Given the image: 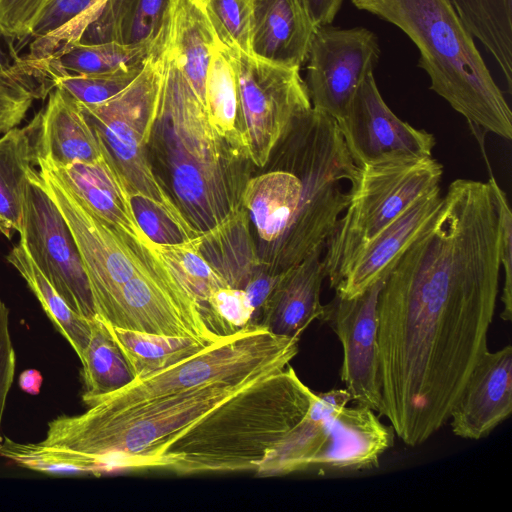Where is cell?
<instances>
[{"label":"cell","instance_id":"obj_23","mask_svg":"<svg viewBox=\"0 0 512 512\" xmlns=\"http://www.w3.org/2000/svg\"><path fill=\"white\" fill-rule=\"evenodd\" d=\"M350 400L346 389L312 391L307 413L267 454L256 475L270 477L305 471L308 461L324 442L335 416Z\"/></svg>","mask_w":512,"mask_h":512},{"label":"cell","instance_id":"obj_37","mask_svg":"<svg viewBox=\"0 0 512 512\" xmlns=\"http://www.w3.org/2000/svg\"><path fill=\"white\" fill-rule=\"evenodd\" d=\"M52 0H0V37L23 42Z\"/></svg>","mask_w":512,"mask_h":512},{"label":"cell","instance_id":"obj_21","mask_svg":"<svg viewBox=\"0 0 512 512\" xmlns=\"http://www.w3.org/2000/svg\"><path fill=\"white\" fill-rule=\"evenodd\" d=\"M45 164L61 182L103 221L139 242L150 239L134 215L130 192L113 165L103 157L93 163H74L63 168Z\"/></svg>","mask_w":512,"mask_h":512},{"label":"cell","instance_id":"obj_35","mask_svg":"<svg viewBox=\"0 0 512 512\" xmlns=\"http://www.w3.org/2000/svg\"><path fill=\"white\" fill-rule=\"evenodd\" d=\"M145 62L108 72L58 77L52 80L51 88L64 90L82 104H100L125 89L141 72Z\"/></svg>","mask_w":512,"mask_h":512},{"label":"cell","instance_id":"obj_44","mask_svg":"<svg viewBox=\"0 0 512 512\" xmlns=\"http://www.w3.org/2000/svg\"><path fill=\"white\" fill-rule=\"evenodd\" d=\"M0 64L3 66H6V67H8L10 64L1 45H0Z\"/></svg>","mask_w":512,"mask_h":512},{"label":"cell","instance_id":"obj_19","mask_svg":"<svg viewBox=\"0 0 512 512\" xmlns=\"http://www.w3.org/2000/svg\"><path fill=\"white\" fill-rule=\"evenodd\" d=\"M323 250H318L294 267L282 272L268 296L259 325L284 337H300L306 327L324 311L320 294L326 278Z\"/></svg>","mask_w":512,"mask_h":512},{"label":"cell","instance_id":"obj_1","mask_svg":"<svg viewBox=\"0 0 512 512\" xmlns=\"http://www.w3.org/2000/svg\"><path fill=\"white\" fill-rule=\"evenodd\" d=\"M502 209L479 188L454 184L404 251L378 296L382 416L407 445L448 420L488 350L498 295Z\"/></svg>","mask_w":512,"mask_h":512},{"label":"cell","instance_id":"obj_2","mask_svg":"<svg viewBox=\"0 0 512 512\" xmlns=\"http://www.w3.org/2000/svg\"><path fill=\"white\" fill-rule=\"evenodd\" d=\"M264 168L247 180L241 201L264 242L262 263L280 274L324 250L349 202L344 182L355 181L358 166L337 121L311 108L286 129Z\"/></svg>","mask_w":512,"mask_h":512},{"label":"cell","instance_id":"obj_42","mask_svg":"<svg viewBox=\"0 0 512 512\" xmlns=\"http://www.w3.org/2000/svg\"><path fill=\"white\" fill-rule=\"evenodd\" d=\"M302 1L316 27L332 24L343 3V0Z\"/></svg>","mask_w":512,"mask_h":512},{"label":"cell","instance_id":"obj_45","mask_svg":"<svg viewBox=\"0 0 512 512\" xmlns=\"http://www.w3.org/2000/svg\"><path fill=\"white\" fill-rule=\"evenodd\" d=\"M195 1L204 6V4L206 3L207 0H195Z\"/></svg>","mask_w":512,"mask_h":512},{"label":"cell","instance_id":"obj_41","mask_svg":"<svg viewBox=\"0 0 512 512\" xmlns=\"http://www.w3.org/2000/svg\"><path fill=\"white\" fill-rule=\"evenodd\" d=\"M502 247L501 266L504 269V286L501 295L503 310L500 317L510 321L512 317V212L506 193L502 197Z\"/></svg>","mask_w":512,"mask_h":512},{"label":"cell","instance_id":"obj_25","mask_svg":"<svg viewBox=\"0 0 512 512\" xmlns=\"http://www.w3.org/2000/svg\"><path fill=\"white\" fill-rule=\"evenodd\" d=\"M205 107L213 128L230 150L250 161L236 70L232 56L218 39L206 77Z\"/></svg>","mask_w":512,"mask_h":512},{"label":"cell","instance_id":"obj_27","mask_svg":"<svg viewBox=\"0 0 512 512\" xmlns=\"http://www.w3.org/2000/svg\"><path fill=\"white\" fill-rule=\"evenodd\" d=\"M32 130L31 122L0 137V233L8 239L21 229L27 174L34 160Z\"/></svg>","mask_w":512,"mask_h":512},{"label":"cell","instance_id":"obj_8","mask_svg":"<svg viewBox=\"0 0 512 512\" xmlns=\"http://www.w3.org/2000/svg\"><path fill=\"white\" fill-rule=\"evenodd\" d=\"M163 68V51L152 53L137 77L109 100L93 105L77 102L99 141L102 154L113 163L130 195L176 205L148 158L159 111Z\"/></svg>","mask_w":512,"mask_h":512},{"label":"cell","instance_id":"obj_33","mask_svg":"<svg viewBox=\"0 0 512 512\" xmlns=\"http://www.w3.org/2000/svg\"><path fill=\"white\" fill-rule=\"evenodd\" d=\"M131 203L140 228L155 244H179L200 234L177 205H167L140 195H131Z\"/></svg>","mask_w":512,"mask_h":512},{"label":"cell","instance_id":"obj_22","mask_svg":"<svg viewBox=\"0 0 512 512\" xmlns=\"http://www.w3.org/2000/svg\"><path fill=\"white\" fill-rule=\"evenodd\" d=\"M48 96L45 110L38 114L34 160L56 168L99 161L103 157L99 141L79 103L59 88Z\"/></svg>","mask_w":512,"mask_h":512},{"label":"cell","instance_id":"obj_4","mask_svg":"<svg viewBox=\"0 0 512 512\" xmlns=\"http://www.w3.org/2000/svg\"><path fill=\"white\" fill-rule=\"evenodd\" d=\"M163 81L150 141L161 148L177 206L199 233L214 229L239 209L245 160L237 157L213 128L174 59L163 49Z\"/></svg>","mask_w":512,"mask_h":512},{"label":"cell","instance_id":"obj_38","mask_svg":"<svg viewBox=\"0 0 512 512\" xmlns=\"http://www.w3.org/2000/svg\"><path fill=\"white\" fill-rule=\"evenodd\" d=\"M35 97L9 67L0 64V133L19 125Z\"/></svg>","mask_w":512,"mask_h":512},{"label":"cell","instance_id":"obj_32","mask_svg":"<svg viewBox=\"0 0 512 512\" xmlns=\"http://www.w3.org/2000/svg\"><path fill=\"white\" fill-rule=\"evenodd\" d=\"M199 235L179 244H154L165 264L202 304L214 291L229 286L201 253Z\"/></svg>","mask_w":512,"mask_h":512},{"label":"cell","instance_id":"obj_24","mask_svg":"<svg viewBox=\"0 0 512 512\" xmlns=\"http://www.w3.org/2000/svg\"><path fill=\"white\" fill-rule=\"evenodd\" d=\"M217 41L203 5L195 0H173L164 50L182 70L205 105L206 77Z\"/></svg>","mask_w":512,"mask_h":512},{"label":"cell","instance_id":"obj_9","mask_svg":"<svg viewBox=\"0 0 512 512\" xmlns=\"http://www.w3.org/2000/svg\"><path fill=\"white\" fill-rule=\"evenodd\" d=\"M114 327L144 333L190 337L206 345L223 338L206 325L201 303L162 260L153 242L145 247L141 266L100 316Z\"/></svg>","mask_w":512,"mask_h":512},{"label":"cell","instance_id":"obj_29","mask_svg":"<svg viewBox=\"0 0 512 512\" xmlns=\"http://www.w3.org/2000/svg\"><path fill=\"white\" fill-rule=\"evenodd\" d=\"M463 24L492 55L512 91V0H450Z\"/></svg>","mask_w":512,"mask_h":512},{"label":"cell","instance_id":"obj_40","mask_svg":"<svg viewBox=\"0 0 512 512\" xmlns=\"http://www.w3.org/2000/svg\"><path fill=\"white\" fill-rule=\"evenodd\" d=\"M16 354L10 335L9 308L0 299V437L7 397L13 384Z\"/></svg>","mask_w":512,"mask_h":512},{"label":"cell","instance_id":"obj_18","mask_svg":"<svg viewBox=\"0 0 512 512\" xmlns=\"http://www.w3.org/2000/svg\"><path fill=\"white\" fill-rule=\"evenodd\" d=\"M440 187L420 198L383 230L353 261L336 295L352 298L384 279L404 251L428 227L442 205Z\"/></svg>","mask_w":512,"mask_h":512},{"label":"cell","instance_id":"obj_13","mask_svg":"<svg viewBox=\"0 0 512 512\" xmlns=\"http://www.w3.org/2000/svg\"><path fill=\"white\" fill-rule=\"evenodd\" d=\"M379 58V41L371 30L317 26L305 62L304 81L312 108L340 122L362 81L374 73Z\"/></svg>","mask_w":512,"mask_h":512},{"label":"cell","instance_id":"obj_28","mask_svg":"<svg viewBox=\"0 0 512 512\" xmlns=\"http://www.w3.org/2000/svg\"><path fill=\"white\" fill-rule=\"evenodd\" d=\"M89 321L90 340L80 361L84 384L82 402L85 406L135 380L133 371L107 323L99 315Z\"/></svg>","mask_w":512,"mask_h":512},{"label":"cell","instance_id":"obj_26","mask_svg":"<svg viewBox=\"0 0 512 512\" xmlns=\"http://www.w3.org/2000/svg\"><path fill=\"white\" fill-rule=\"evenodd\" d=\"M199 249L229 287L243 289L262 265L247 225L245 208L199 235Z\"/></svg>","mask_w":512,"mask_h":512},{"label":"cell","instance_id":"obj_12","mask_svg":"<svg viewBox=\"0 0 512 512\" xmlns=\"http://www.w3.org/2000/svg\"><path fill=\"white\" fill-rule=\"evenodd\" d=\"M19 243L66 303L88 320L97 313L73 233L33 166L27 185Z\"/></svg>","mask_w":512,"mask_h":512},{"label":"cell","instance_id":"obj_5","mask_svg":"<svg viewBox=\"0 0 512 512\" xmlns=\"http://www.w3.org/2000/svg\"><path fill=\"white\" fill-rule=\"evenodd\" d=\"M359 10L398 27L419 50L430 89L474 131L512 138V112L474 38L450 0H351Z\"/></svg>","mask_w":512,"mask_h":512},{"label":"cell","instance_id":"obj_36","mask_svg":"<svg viewBox=\"0 0 512 512\" xmlns=\"http://www.w3.org/2000/svg\"><path fill=\"white\" fill-rule=\"evenodd\" d=\"M204 321L218 338L254 325V310L243 289L222 287L201 304Z\"/></svg>","mask_w":512,"mask_h":512},{"label":"cell","instance_id":"obj_31","mask_svg":"<svg viewBox=\"0 0 512 512\" xmlns=\"http://www.w3.org/2000/svg\"><path fill=\"white\" fill-rule=\"evenodd\" d=\"M107 325L135 379L166 369L210 346L190 337L162 336Z\"/></svg>","mask_w":512,"mask_h":512},{"label":"cell","instance_id":"obj_10","mask_svg":"<svg viewBox=\"0 0 512 512\" xmlns=\"http://www.w3.org/2000/svg\"><path fill=\"white\" fill-rule=\"evenodd\" d=\"M229 52V51H228ZM237 74L248 156L264 168L290 124L312 108L300 69L229 52Z\"/></svg>","mask_w":512,"mask_h":512},{"label":"cell","instance_id":"obj_20","mask_svg":"<svg viewBox=\"0 0 512 512\" xmlns=\"http://www.w3.org/2000/svg\"><path fill=\"white\" fill-rule=\"evenodd\" d=\"M315 28L302 0H253L252 54L300 69L307 60Z\"/></svg>","mask_w":512,"mask_h":512},{"label":"cell","instance_id":"obj_3","mask_svg":"<svg viewBox=\"0 0 512 512\" xmlns=\"http://www.w3.org/2000/svg\"><path fill=\"white\" fill-rule=\"evenodd\" d=\"M311 395L290 364L261 375L159 446L147 469L179 475L256 471L305 416Z\"/></svg>","mask_w":512,"mask_h":512},{"label":"cell","instance_id":"obj_11","mask_svg":"<svg viewBox=\"0 0 512 512\" xmlns=\"http://www.w3.org/2000/svg\"><path fill=\"white\" fill-rule=\"evenodd\" d=\"M44 187L66 219L79 248L96 313L102 316L142 264L149 242H139L112 227L81 200L43 163Z\"/></svg>","mask_w":512,"mask_h":512},{"label":"cell","instance_id":"obj_6","mask_svg":"<svg viewBox=\"0 0 512 512\" xmlns=\"http://www.w3.org/2000/svg\"><path fill=\"white\" fill-rule=\"evenodd\" d=\"M442 165L431 157L358 166L349 202L326 242V278L335 289L357 256L423 196L440 187Z\"/></svg>","mask_w":512,"mask_h":512},{"label":"cell","instance_id":"obj_17","mask_svg":"<svg viewBox=\"0 0 512 512\" xmlns=\"http://www.w3.org/2000/svg\"><path fill=\"white\" fill-rule=\"evenodd\" d=\"M394 434L393 427L383 424L374 410L362 405L345 406L335 416L306 470L344 472L374 468L393 445Z\"/></svg>","mask_w":512,"mask_h":512},{"label":"cell","instance_id":"obj_34","mask_svg":"<svg viewBox=\"0 0 512 512\" xmlns=\"http://www.w3.org/2000/svg\"><path fill=\"white\" fill-rule=\"evenodd\" d=\"M204 8L218 41L229 52L252 54L253 0H207Z\"/></svg>","mask_w":512,"mask_h":512},{"label":"cell","instance_id":"obj_14","mask_svg":"<svg viewBox=\"0 0 512 512\" xmlns=\"http://www.w3.org/2000/svg\"><path fill=\"white\" fill-rule=\"evenodd\" d=\"M384 279L352 298L335 295L329 304L324 305L319 319L330 325L341 343L340 377L351 400L378 412L379 416H382L383 402L377 303Z\"/></svg>","mask_w":512,"mask_h":512},{"label":"cell","instance_id":"obj_7","mask_svg":"<svg viewBox=\"0 0 512 512\" xmlns=\"http://www.w3.org/2000/svg\"><path fill=\"white\" fill-rule=\"evenodd\" d=\"M299 339L275 335L261 326H251L175 365L96 398L86 407L94 403L119 407L211 383H244L286 368L298 354Z\"/></svg>","mask_w":512,"mask_h":512},{"label":"cell","instance_id":"obj_43","mask_svg":"<svg viewBox=\"0 0 512 512\" xmlns=\"http://www.w3.org/2000/svg\"><path fill=\"white\" fill-rule=\"evenodd\" d=\"M43 377L37 369H26L19 374L20 389L30 395H38L42 387Z\"/></svg>","mask_w":512,"mask_h":512},{"label":"cell","instance_id":"obj_30","mask_svg":"<svg viewBox=\"0 0 512 512\" xmlns=\"http://www.w3.org/2000/svg\"><path fill=\"white\" fill-rule=\"evenodd\" d=\"M7 260L26 281L54 328L68 341L81 361L90 340V321L66 303L21 243L13 247Z\"/></svg>","mask_w":512,"mask_h":512},{"label":"cell","instance_id":"obj_15","mask_svg":"<svg viewBox=\"0 0 512 512\" xmlns=\"http://www.w3.org/2000/svg\"><path fill=\"white\" fill-rule=\"evenodd\" d=\"M357 166L407 158L431 157L433 134L398 118L382 98L374 73L358 87L346 116L337 122Z\"/></svg>","mask_w":512,"mask_h":512},{"label":"cell","instance_id":"obj_39","mask_svg":"<svg viewBox=\"0 0 512 512\" xmlns=\"http://www.w3.org/2000/svg\"><path fill=\"white\" fill-rule=\"evenodd\" d=\"M100 0H52L36 23L30 39L41 38L65 26Z\"/></svg>","mask_w":512,"mask_h":512},{"label":"cell","instance_id":"obj_16","mask_svg":"<svg viewBox=\"0 0 512 512\" xmlns=\"http://www.w3.org/2000/svg\"><path fill=\"white\" fill-rule=\"evenodd\" d=\"M512 412V347L485 351L472 369L449 414L452 432L479 440Z\"/></svg>","mask_w":512,"mask_h":512}]
</instances>
